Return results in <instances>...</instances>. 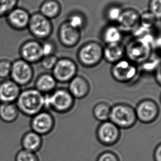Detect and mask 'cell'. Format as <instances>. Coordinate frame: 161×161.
<instances>
[{"instance_id":"obj_26","label":"cell","mask_w":161,"mask_h":161,"mask_svg":"<svg viewBox=\"0 0 161 161\" xmlns=\"http://www.w3.org/2000/svg\"><path fill=\"white\" fill-rule=\"evenodd\" d=\"M70 26L80 31L84 28L86 24V18L82 13L75 12L69 16L66 20Z\"/></svg>"},{"instance_id":"obj_5","label":"cell","mask_w":161,"mask_h":161,"mask_svg":"<svg viewBox=\"0 0 161 161\" xmlns=\"http://www.w3.org/2000/svg\"><path fill=\"white\" fill-rule=\"evenodd\" d=\"M27 29L35 39L45 41L53 33V24L50 19L37 12L31 15Z\"/></svg>"},{"instance_id":"obj_10","label":"cell","mask_w":161,"mask_h":161,"mask_svg":"<svg viewBox=\"0 0 161 161\" xmlns=\"http://www.w3.org/2000/svg\"><path fill=\"white\" fill-rule=\"evenodd\" d=\"M137 120L144 124H150L157 119L159 114V107L152 99L140 101L135 108Z\"/></svg>"},{"instance_id":"obj_28","label":"cell","mask_w":161,"mask_h":161,"mask_svg":"<svg viewBox=\"0 0 161 161\" xmlns=\"http://www.w3.org/2000/svg\"><path fill=\"white\" fill-rule=\"evenodd\" d=\"M123 11L119 6L112 5L106 11V17L109 22H117Z\"/></svg>"},{"instance_id":"obj_6","label":"cell","mask_w":161,"mask_h":161,"mask_svg":"<svg viewBox=\"0 0 161 161\" xmlns=\"http://www.w3.org/2000/svg\"><path fill=\"white\" fill-rule=\"evenodd\" d=\"M34 70L31 64L20 58L12 62L9 78L20 87H25L33 80Z\"/></svg>"},{"instance_id":"obj_38","label":"cell","mask_w":161,"mask_h":161,"mask_svg":"<svg viewBox=\"0 0 161 161\" xmlns=\"http://www.w3.org/2000/svg\"><path fill=\"white\" fill-rule=\"evenodd\" d=\"M155 78L157 84L160 86L161 83V65L155 71Z\"/></svg>"},{"instance_id":"obj_8","label":"cell","mask_w":161,"mask_h":161,"mask_svg":"<svg viewBox=\"0 0 161 161\" xmlns=\"http://www.w3.org/2000/svg\"><path fill=\"white\" fill-rule=\"evenodd\" d=\"M137 73V65L128 59H122L113 64L111 69L112 78L116 81L120 83L130 82L135 79Z\"/></svg>"},{"instance_id":"obj_19","label":"cell","mask_w":161,"mask_h":161,"mask_svg":"<svg viewBox=\"0 0 161 161\" xmlns=\"http://www.w3.org/2000/svg\"><path fill=\"white\" fill-rule=\"evenodd\" d=\"M125 54V47L122 42L108 44L103 47V58L112 64L124 58Z\"/></svg>"},{"instance_id":"obj_2","label":"cell","mask_w":161,"mask_h":161,"mask_svg":"<svg viewBox=\"0 0 161 161\" xmlns=\"http://www.w3.org/2000/svg\"><path fill=\"white\" fill-rule=\"evenodd\" d=\"M44 109H50L58 113L69 112L74 105L75 98L68 90L58 88L50 94L44 95Z\"/></svg>"},{"instance_id":"obj_3","label":"cell","mask_w":161,"mask_h":161,"mask_svg":"<svg viewBox=\"0 0 161 161\" xmlns=\"http://www.w3.org/2000/svg\"><path fill=\"white\" fill-rule=\"evenodd\" d=\"M109 120L119 129L131 128L135 125L137 121L135 108L127 103L115 104L111 107Z\"/></svg>"},{"instance_id":"obj_11","label":"cell","mask_w":161,"mask_h":161,"mask_svg":"<svg viewBox=\"0 0 161 161\" xmlns=\"http://www.w3.org/2000/svg\"><path fill=\"white\" fill-rule=\"evenodd\" d=\"M96 137L99 142L106 146L117 144L120 137V129L110 120L101 122L96 130Z\"/></svg>"},{"instance_id":"obj_35","label":"cell","mask_w":161,"mask_h":161,"mask_svg":"<svg viewBox=\"0 0 161 161\" xmlns=\"http://www.w3.org/2000/svg\"><path fill=\"white\" fill-rule=\"evenodd\" d=\"M160 65L159 59H151L148 60L142 63V70L146 72H155L157 67Z\"/></svg>"},{"instance_id":"obj_32","label":"cell","mask_w":161,"mask_h":161,"mask_svg":"<svg viewBox=\"0 0 161 161\" xmlns=\"http://www.w3.org/2000/svg\"><path fill=\"white\" fill-rule=\"evenodd\" d=\"M58 57L54 54L44 56L42 58L40 63L42 67L46 70H52L58 61Z\"/></svg>"},{"instance_id":"obj_36","label":"cell","mask_w":161,"mask_h":161,"mask_svg":"<svg viewBox=\"0 0 161 161\" xmlns=\"http://www.w3.org/2000/svg\"><path fill=\"white\" fill-rule=\"evenodd\" d=\"M96 161H120L117 155L111 151H106L99 155Z\"/></svg>"},{"instance_id":"obj_13","label":"cell","mask_w":161,"mask_h":161,"mask_svg":"<svg viewBox=\"0 0 161 161\" xmlns=\"http://www.w3.org/2000/svg\"><path fill=\"white\" fill-rule=\"evenodd\" d=\"M19 53L20 58L31 64L40 62L43 57L42 42L37 40H28L21 45Z\"/></svg>"},{"instance_id":"obj_23","label":"cell","mask_w":161,"mask_h":161,"mask_svg":"<svg viewBox=\"0 0 161 161\" xmlns=\"http://www.w3.org/2000/svg\"><path fill=\"white\" fill-rule=\"evenodd\" d=\"M61 11V4L57 0H45L40 8V13L50 20L58 17Z\"/></svg>"},{"instance_id":"obj_27","label":"cell","mask_w":161,"mask_h":161,"mask_svg":"<svg viewBox=\"0 0 161 161\" xmlns=\"http://www.w3.org/2000/svg\"><path fill=\"white\" fill-rule=\"evenodd\" d=\"M157 20L150 11H146L140 15V25L146 28L153 29Z\"/></svg>"},{"instance_id":"obj_31","label":"cell","mask_w":161,"mask_h":161,"mask_svg":"<svg viewBox=\"0 0 161 161\" xmlns=\"http://www.w3.org/2000/svg\"><path fill=\"white\" fill-rule=\"evenodd\" d=\"M12 62L8 59H0V79H8L11 74Z\"/></svg>"},{"instance_id":"obj_15","label":"cell","mask_w":161,"mask_h":161,"mask_svg":"<svg viewBox=\"0 0 161 161\" xmlns=\"http://www.w3.org/2000/svg\"><path fill=\"white\" fill-rule=\"evenodd\" d=\"M6 17L11 28L14 31H23L28 28L31 15L26 9L16 7Z\"/></svg>"},{"instance_id":"obj_24","label":"cell","mask_w":161,"mask_h":161,"mask_svg":"<svg viewBox=\"0 0 161 161\" xmlns=\"http://www.w3.org/2000/svg\"><path fill=\"white\" fill-rule=\"evenodd\" d=\"M122 31L114 25L105 27L101 34V39L106 45L122 42Z\"/></svg>"},{"instance_id":"obj_1","label":"cell","mask_w":161,"mask_h":161,"mask_svg":"<svg viewBox=\"0 0 161 161\" xmlns=\"http://www.w3.org/2000/svg\"><path fill=\"white\" fill-rule=\"evenodd\" d=\"M44 94L35 87L22 89L15 103L20 113L32 117L44 109Z\"/></svg>"},{"instance_id":"obj_34","label":"cell","mask_w":161,"mask_h":161,"mask_svg":"<svg viewBox=\"0 0 161 161\" xmlns=\"http://www.w3.org/2000/svg\"><path fill=\"white\" fill-rule=\"evenodd\" d=\"M42 52L43 57L54 54L56 50V45L51 41H47V40L42 42Z\"/></svg>"},{"instance_id":"obj_18","label":"cell","mask_w":161,"mask_h":161,"mask_svg":"<svg viewBox=\"0 0 161 161\" xmlns=\"http://www.w3.org/2000/svg\"><path fill=\"white\" fill-rule=\"evenodd\" d=\"M68 83L67 89L74 98L82 99L89 94L90 84L84 76L76 75Z\"/></svg>"},{"instance_id":"obj_33","label":"cell","mask_w":161,"mask_h":161,"mask_svg":"<svg viewBox=\"0 0 161 161\" xmlns=\"http://www.w3.org/2000/svg\"><path fill=\"white\" fill-rule=\"evenodd\" d=\"M149 11L153 13L156 18L160 20L161 16V0H150Z\"/></svg>"},{"instance_id":"obj_17","label":"cell","mask_w":161,"mask_h":161,"mask_svg":"<svg viewBox=\"0 0 161 161\" xmlns=\"http://www.w3.org/2000/svg\"><path fill=\"white\" fill-rule=\"evenodd\" d=\"M22 91V87L11 79L0 83V103H15Z\"/></svg>"},{"instance_id":"obj_37","label":"cell","mask_w":161,"mask_h":161,"mask_svg":"<svg viewBox=\"0 0 161 161\" xmlns=\"http://www.w3.org/2000/svg\"><path fill=\"white\" fill-rule=\"evenodd\" d=\"M155 161H161V144L159 143L155 148L153 153Z\"/></svg>"},{"instance_id":"obj_30","label":"cell","mask_w":161,"mask_h":161,"mask_svg":"<svg viewBox=\"0 0 161 161\" xmlns=\"http://www.w3.org/2000/svg\"><path fill=\"white\" fill-rule=\"evenodd\" d=\"M15 161H40L36 153L21 149L18 151L15 156Z\"/></svg>"},{"instance_id":"obj_16","label":"cell","mask_w":161,"mask_h":161,"mask_svg":"<svg viewBox=\"0 0 161 161\" xmlns=\"http://www.w3.org/2000/svg\"><path fill=\"white\" fill-rule=\"evenodd\" d=\"M140 14L135 9H126L117 22V26L122 32L133 33L140 25Z\"/></svg>"},{"instance_id":"obj_14","label":"cell","mask_w":161,"mask_h":161,"mask_svg":"<svg viewBox=\"0 0 161 161\" xmlns=\"http://www.w3.org/2000/svg\"><path fill=\"white\" fill-rule=\"evenodd\" d=\"M58 38L62 46L67 48H72L80 42L81 31L73 28L65 21L59 27Z\"/></svg>"},{"instance_id":"obj_21","label":"cell","mask_w":161,"mask_h":161,"mask_svg":"<svg viewBox=\"0 0 161 161\" xmlns=\"http://www.w3.org/2000/svg\"><path fill=\"white\" fill-rule=\"evenodd\" d=\"M57 81L51 73H45L37 76L35 81L36 89L44 95L50 94L56 89Z\"/></svg>"},{"instance_id":"obj_7","label":"cell","mask_w":161,"mask_h":161,"mask_svg":"<svg viewBox=\"0 0 161 161\" xmlns=\"http://www.w3.org/2000/svg\"><path fill=\"white\" fill-rule=\"evenodd\" d=\"M125 47L127 59L135 63H144L150 57L153 47L139 38L129 42Z\"/></svg>"},{"instance_id":"obj_4","label":"cell","mask_w":161,"mask_h":161,"mask_svg":"<svg viewBox=\"0 0 161 161\" xmlns=\"http://www.w3.org/2000/svg\"><path fill=\"white\" fill-rule=\"evenodd\" d=\"M103 47L99 42L90 41L83 44L79 48L77 59L83 67L92 68L103 61Z\"/></svg>"},{"instance_id":"obj_20","label":"cell","mask_w":161,"mask_h":161,"mask_svg":"<svg viewBox=\"0 0 161 161\" xmlns=\"http://www.w3.org/2000/svg\"><path fill=\"white\" fill-rule=\"evenodd\" d=\"M43 140L42 136L31 130L24 133L21 139L22 149L36 153L41 149Z\"/></svg>"},{"instance_id":"obj_22","label":"cell","mask_w":161,"mask_h":161,"mask_svg":"<svg viewBox=\"0 0 161 161\" xmlns=\"http://www.w3.org/2000/svg\"><path fill=\"white\" fill-rule=\"evenodd\" d=\"M19 113L15 103H0V119L4 123L15 122Z\"/></svg>"},{"instance_id":"obj_9","label":"cell","mask_w":161,"mask_h":161,"mask_svg":"<svg viewBox=\"0 0 161 161\" xmlns=\"http://www.w3.org/2000/svg\"><path fill=\"white\" fill-rule=\"evenodd\" d=\"M78 67L72 59L63 57L58 59L52 70V74L57 82L69 83L77 75Z\"/></svg>"},{"instance_id":"obj_29","label":"cell","mask_w":161,"mask_h":161,"mask_svg":"<svg viewBox=\"0 0 161 161\" xmlns=\"http://www.w3.org/2000/svg\"><path fill=\"white\" fill-rule=\"evenodd\" d=\"M18 0H0V18L6 17L16 7Z\"/></svg>"},{"instance_id":"obj_12","label":"cell","mask_w":161,"mask_h":161,"mask_svg":"<svg viewBox=\"0 0 161 161\" xmlns=\"http://www.w3.org/2000/svg\"><path fill=\"white\" fill-rule=\"evenodd\" d=\"M31 118V130L41 136L47 135L54 128V118L48 111L44 109Z\"/></svg>"},{"instance_id":"obj_25","label":"cell","mask_w":161,"mask_h":161,"mask_svg":"<svg viewBox=\"0 0 161 161\" xmlns=\"http://www.w3.org/2000/svg\"><path fill=\"white\" fill-rule=\"evenodd\" d=\"M111 107L106 102H100L94 106L92 113L94 118L101 122L109 120Z\"/></svg>"}]
</instances>
